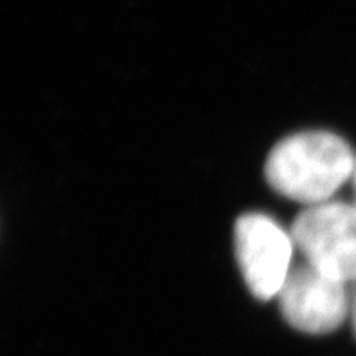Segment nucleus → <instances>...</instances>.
Here are the masks:
<instances>
[{"mask_svg":"<svg viewBox=\"0 0 356 356\" xmlns=\"http://www.w3.org/2000/svg\"><path fill=\"white\" fill-rule=\"evenodd\" d=\"M355 154L333 132H300L279 141L268 156L266 179L280 195L304 204L330 201L351 179Z\"/></svg>","mask_w":356,"mask_h":356,"instance_id":"obj_1","label":"nucleus"},{"mask_svg":"<svg viewBox=\"0 0 356 356\" xmlns=\"http://www.w3.org/2000/svg\"><path fill=\"white\" fill-rule=\"evenodd\" d=\"M289 234L307 264L346 284L356 282V203L307 207Z\"/></svg>","mask_w":356,"mask_h":356,"instance_id":"obj_2","label":"nucleus"},{"mask_svg":"<svg viewBox=\"0 0 356 356\" xmlns=\"http://www.w3.org/2000/svg\"><path fill=\"white\" fill-rule=\"evenodd\" d=\"M291 234L264 213H246L235 222V252L244 282L259 300L277 297L291 270Z\"/></svg>","mask_w":356,"mask_h":356,"instance_id":"obj_3","label":"nucleus"},{"mask_svg":"<svg viewBox=\"0 0 356 356\" xmlns=\"http://www.w3.org/2000/svg\"><path fill=\"white\" fill-rule=\"evenodd\" d=\"M277 298L286 322L309 334L334 331L346 321L351 307L348 284L325 275L306 261L291 266Z\"/></svg>","mask_w":356,"mask_h":356,"instance_id":"obj_4","label":"nucleus"},{"mask_svg":"<svg viewBox=\"0 0 356 356\" xmlns=\"http://www.w3.org/2000/svg\"><path fill=\"white\" fill-rule=\"evenodd\" d=\"M355 288L351 291V307H349V315H351L353 321V327H355V334H356V282H353Z\"/></svg>","mask_w":356,"mask_h":356,"instance_id":"obj_5","label":"nucleus"},{"mask_svg":"<svg viewBox=\"0 0 356 356\" xmlns=\"http://www.w3.org/2000/svg\"><path fill=\"white\" fill-rule=\"evenodd\" d=\"M351 185H353V192H355V197H356V154H355V163H353V172H351ZM356 203V201H355Z\"/></svg>","mask_w":356,"mask_h":356,"instance_id":"obj_6","label":"nucleus"}]
</instances>
